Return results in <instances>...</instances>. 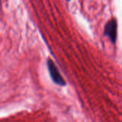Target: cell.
Returning a JSON list of instances; mask_svg holds the SVG:
<instances>
[{
  "label": "cell",
  "instance_id": "1",
  "mask_svg": "<svg viewBox=\"0 0 122 122\" xmlns=\"http://www.w3.org/2000/svg\"><path fill=\"white\" fill-rule=\"evenodd\" d=\"M46 66L52 81L61 86H65L66 83L64 79L63 78L61 73L59 72L58 67L56 66V65L51 58H48L46 59Z\"/></svg>",
  "mask_w": 122,
  "mask_h": 122
},
{
  "label": "cell",
  "instance_id": "2",
  "mask_svg": "<svg viewBox=\"0 0 122 122\" xmlns=\"http://www.w3.org/2000/svg\"><path fill=\"white\" fill-rule=\"evenodd\" d=\"M117 20L113 17L110 19L105 24L104 29V36H107L113 44H116L117 39Z\"/></svg>",
  "mask_w": 122,
  "mask_h": 122
}]
</instances>
